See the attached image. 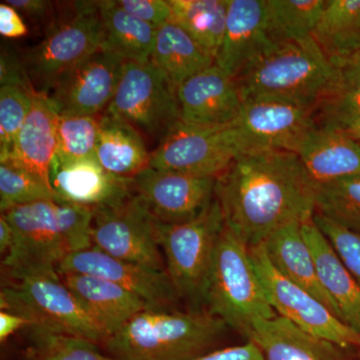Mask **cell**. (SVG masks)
I'll use <instances>...</instances> for the list:
<instances>
[{"instance_id": "83f0119b", "label": "cell", "mask_w": 360, "mask_h": 360, "mask_svg": "<svg viewBox=\"0 0 360 360\" xmlns=\"http://www.w3.org/2000/svg\"><path fill=\"white\" fill-rule=\"evenodd\" d=\"M150 60L177 89L215 63V59L174 21L158 28Z\"/></svg>"}, {"instance_id": "60d3db41", "label": "cell", "mask_w": 360, "mask_h": 360, "mask_svg": "<svg viewBox=\"0 0 360 360\" xmlns=\"http://www.w3.org/2000/svg\"><path fill=\"white\" fill-rule=\"evenodd\" d=\"M0 84L1 86L11 85L30 92H37L28 77L23 59L7 49H2L0 58Z\"/></svg>"}, {"instance_id": "9c48e42d", "label": "cell", "mask_w": 360, "mask_h": 360, "mask_svg": "<svg viewBox=\"0 0 360 360\" xmlns=\"http://www.w3.org/2000/svg\"><path fill=\"white\" fill-rule=\"evenodd\" d=\"M13 227L15 240L4 266L15 281L33 276L59 277L68 255L59 229L54 200L14 206L1 212Z\"/></svg>"}, {"instance_id": "f1b7e54d", "label": "cell", "mask_w": 360, "mask_h": 360, "mask_svg": "<svg viewBox=\"0 0 360 360\" xmlns=\"http://www.w3.org/2000/svg\"><path fill=\"white\" fill-rule=\"evenodd\" d=\"M314 39L335 66L360 51V0H328Z\"/></svg>"}, {"instance_id": "7dc6e473", "label": "cell", "mask_w": 360, "mask_h": 360, "mask_svg": "<svg viewBox=\"0 0 360 360\" xmlns=\"http://www.w3.org/2000/svg\"><path fill=\"white\" fill-rule=\"evenodd\" d=\"M341 130L347 132L348 135H350L352 139H354L355 141H359L360 143V117L356 118L354 122L348 123L347 127Z\"/></svg>"}, {"instance_id": "8d00e7d4", "label": "cell", "mask_w": 360, "mask_h": 360, "mask_svg": "<svg viewBox=\"0 0 360 360\" xmlns=\"http://www.w3.org/2000/svg\"><path fill=\"white\" fill-rule=\"evenodd\" d=\"M34 94L11 85L0 89V160L13 153L16 137L32 110Z\"/></svg>"}, {"instance_id": "f6af8a7d", "label": "cell", "mask_w": 360, "mask_h": 360, "mask_svg": "<svg viewBox=\"0 0 360 360\" xmlns=\"http://www.w3.org/2000/svg\"><path fill=\"white\" fill-rule=\"evenodd\" d=\"M33 322L27 317L1 310L0 312V341L4 342L18 329L25 328V326L30 328Z\"/></svg>"}, {"instance_id": "cb8c5ba5", "label": "cell", "mask_w": 360, "mask_h": 360, "mask_svg": "<svg viewBox=\"0 0 360 360\" xmlns=\"http://www.w3.org/2000/svg\"><path fill=\"white\" fill-rule=\"evenodd\" d=\"M302 232L314 255L322 288L330 296L341 319L360 335V284L326 238L314 217L302 224Z\"/></svg>"}, {"instance_id": "5bb4252c", "label": "cell", "mask_w": 360, "mask_h": 360, "mask_svg": "<svg viewBox=\"0 0 360 360\" xmlns=\"http://www.w3.org/2000/svg\"><path fill=\"white\" fill-rule=\"evenodd\" d=\"M217 177L148 167L132 191L158 224H179L200 215L215 198Z\"/></svg>"}, {"instance_id": "d6a6232c", "label": "cell", "mask_w": 360, "mask_h": 360, "mask_svg": "<svg viewBox=\"0 0 360 360\" xmlns=\"http://www.w3.org/2000/svg\"><path fill=\"white\" fill-rule=\"evenodd\" d=\"M315 213L360 234V174L315 184Z\"/></svg>"}, {"instance_id": "f546056e", "label": "cell", "mask_w": 360, "mask_h": 360, "mask_svg": "<svg viewBox=\"0 0 360 360\" xmlns=\"http://www.w3.org/2000/svg\"><path fill=\"white\" fill-rule=\"evenodd\" d=\"M172 20L217 58L227 15V0H168Z\"/></svg>"}, {"instance_id": "ffe728a7", "label": "cell", "mask_w": 360, "mask_h": 360, "mask_svg": "<svg viewBox=\"0 0 360 360\" xmlns=\"http://www.w3.org/2000/svg\"><path fill=\"white\" fill-rule=\"evenodd\" d=\"M265 360H350L343 348L276 315L253 324L245 336Z\"/></svg>"}, {"instance_id": "d4e9b609", "label": "cell", "mask_w": 360, "mask_h": 360, "mask_svg": "<svg viewBox=\"0 0 360 360\" xmlns=\"http://www.w3.org/2000/svg\"><path fill=\"white\" fill-rule=\"evenodd\" d=\"M295 153L315 184L360 174V143L343 130L317 125Z\"/></svg>"}, {"instance_id": "7bdbcfd3", "label": "cell", "mask_w": 360, "mask_h": 360, "mask_svg": "<svg viewBox=\"0 0 360 360\" xmlns=\"http://www.w3.org/2000/svg\"><path fill=\"white\" fill-rule=\"evenodd\" d=\"M193 360H265V359L257 345L248 341L245 345L212 350Z\"/></svg>"}, {"instance_id": "7c38bea8", "label": "cell", "mask_w": 360, "mask_h": 360, "mask_svg": "<svg viewBox=\"0 0 360 360\" xmlns=\"http://www.w3.org/2000/svg\"><path fill=\"white\" fill-rule=\"evenodd\" d=\"M156 225L132 191L124 200L94 208L92 243L111 257L165 269Z\"/></svg>"}, {"instance_id": "8992f818", "label": "cell", "mask_w": 360, "mask_h": 360, "mask_svg": "<svg viewBox=\"0 0 360 360\" xmlns=\"http://www.w3.org/2000/svg\"><path fill=\"white\" fill-rule=\"evenodd\" d=\"M224 226V212L215 198L193 219L156 225L165 269L179 297L203 300L215 248Z\"/></svg>"}, {"instance_id": "ba28073f", "label": "cell", "mask_w": 360, "mask_h": 360, "mask_svg": "<svg viewBox=\"0 0 360 360\" xmlns=\"http://www.w3.org/2000/svg\"><path fill=\"white\" fill-rule=\"evenodd\" d=\"M105 111L160 143L179 122L177 89L153 61H127Z\"/></svg>"}, {"instance_id": "484cf974", "label": "cell", "mask_w": 360, "mask_h": 360, "mask_svg": "<svg viewBox=\"0 0 360 360\" xmlns=\"http://www.w3.org/2000/svg\"><path fill=\"white\" fill-rule=\"evenodd\" d=\"M150 153L143 135L129 122L106 111L99 116L96 158L110 174L134 179L149 167Z\"/></svg>"}, {"instance_id": "c3c4849f", "label": "cell", "mask_w": 360, "mask_h": 360, "mask_svg": "<svg viewBox=\"0 0 360 360\" xmlns=\"http://www.w3.org/2000/svg\"><path fill=\"white\" fill-rule=\"evenodd\" d=\"M354 360H360V354L359 355V357H357L356 359H354Z\"/></svg>"}, {"instance_id": "9a60e30c", "label": "cell", "mask_w": 360, "mask_h": 360, "mask_svg": "<svg viewBox=\"0 0 360 360\" xmlns=\"http://www.w3.org/2000/svg\"><path fill=\"white\" fill-rule=\"evenodd\" d=\"M125 63L98 49L60 75L45 94L58 115H103L115 96Z\"/></svg>"}, {"instance_id": "6da1fadb", "label": "cell", "mask_w": 360, "mask_h": 360, "mask_svg": "<svg viewBox=\"0 0 360 360\" xmlns=\"http://www.w3.org/2000/svg\"><path fill=\"white\" fill-rule=\"evenodd\" d=\"M215 198L225 224L248 248L315 213L314 181L300 156L288 150L241 153L217 177Z\"/></svg>"}, {"instance_id": "4dcf8cb0", "label": "cell", "mask_w": 360, "mask_h": 360, "mask_svg": "<svg viewBox=\"0 0 360 360\" xmlns=\"http://www.w3.org/2000/svg\"><path fill=\"white\" fill-rule=\"evenodd\" d=\"M326 0H265L266 28L274 44L314 37Z\"/></svg>"}, {"instance_id": "74e56055", "label": "cell", "mask_w": 360, "mask_h": 360, "mask_svg": "<svg viewBox=\"0 0 360 360\" xmlns=\"http://www.w3.org/2000/svg\"><path fill=\"white\" fill-rule=\"evenodd\" d=\"M59 229L68 255L94 248L92 221L94 208L56 201Z\"/></svg>"}, {"instance_id": "7a4b0ae2", "label": "cell", "mask_w": 360, "mask_h": 360, "mask_svg": "<svg viewBox=\"0 0 360 360\" xmlns=\"http://www.w3.org/2000/svg\"><path fill=\"white\" fill-rule=\"evenodd\" d=\"M206 311L146 309L103 343L118 360H193L212 352L226 330Z\"/></svg>"}, {"instance_id": "4fadbf2b", "label": "cell", "mask_w": 360, "mask_h": 360, "mask_svg": "<svg viewBox=\"0 0 360 360\" xmlns=\"http://www.w3.org/2000/svg\"><path fill=\"white\" fill-rule=\"evenodd\" d=\"M316 106L290 99L259 97L243 101L233 122L245 153L288 150L298 146L317 127Z\"/></svg>"}, {"instance_id": "f35d334b", "label": "cell", "mask_w": 360, "mask_h": 360, "mask_svg": "<svg viewBox=\"0 0 360 360\" xmlns=\"http://www.w3.org/2000/svg\"><path fill=\"white\" fill-rule=\"evenodd\" d=\"M314 220L360 284V234L348 231L316 213Z\"/></svg>"}, {"instance_id": "b9f144b4", "label": "cell", "mask_w": 360, "mask_h": 360, "mask_svg": "<svg viewBox=\"0 0 360 360\" xmlns=\"http://www.w3.org/2000/svg\"><path fill=\"white\" fill-rule=\"evenodd\" d=\"M6 2L30 20L40 22L47 21V26L51 25L56 15L53 2L46 0H7Z\"/></svg>"}, {"instance_id": "d6986e66", "label": "cell", "mask_w": 360, "mask_h": 360, "mask_svg": "<svg viewBox=\"0 0 360 360\" xmlns=\"http://www.w3.org/2000/svg\"><path fill=\"white\" fill-rule=\"evenodd\" d=\"M271 44L265 0H227L224 39L215 65L236 78Z\"/></svg>"}, {"instance_id": "8fae6325", "label": "cell", "mask_w": 360, "mask_h": 360, "mask_svg": "<svg viewBox=\"0 0 360 360\" xmlns=\"http://www.w3.org/2000/svg\"><path fill=\"white\" fill-rule=\"evenodd\" d=\"M250 252L269 304L277 315L343 349L360 350L359 333L338 319L309 291L281 276L270 264L262 243L251 246Z\"/></svg>"}, {"instance_id": "bcb514c9", "label": "cell", "mask_w": 360, "mask_h": 360, "mask_svg": "<svg viewBox=\"0 0 360 360\" xmlns=\"http://www.w3.org/2000/svg\"><path fill=\"white\" fill-rule=\"evenodd\" d=\"M15 234L13 227L9 224L8 220L2 214L0 217V252L2 255H8L9 251L13 248Z\"/></svg>"}, {"instance_id": "603a6c76", "label": "cell", "mask_w": 360, "mask_h": 360, "mask_svg": "<svg viewBox=\"0 0 360 360\" xmlns=\"http://www.w3.org/2000/svg\"><path fill=\"white\" fill-rule=\"evenodd\" d=\"M262 245L270 264L281 276L309 291L341 319L338 307L322 288L314 255L303 236L302 222H290L279 227Z\"/></svg>"}, {"instance_id": "ab89813d", "label": "cell", "mask_w": 360, "mask_h": 360, "mask_svg": "<svg viewBox=\"0 0 360 360\" xmlns=\"http://www.w3.org/2000/svg\"><path fill=\"white\" fill-rule=\"evenodd\" d=\"M117 4L130 15L155 28L172 20V6L168 0H118Z\"/></svg>"}, {"instance_id": "ac0fdd59", "label": "cell", "mask_w": 360, "mask_h": 360, "mask_svg": "<svg viewBox=\"0 0 360 360\" xmlns=\"http://www.w3.org/2000/svg\"><path fill=\"white\" fill-rule=\"evenodd\" d=\"M49 184L54 200L91 208L113 205L132 193V179L110 174L96 158L71 161L54 158Z\"/></svg>"}, {"instance_id": "e575fe53", "label": "cell", "mask_w": 360, "mask_h": 360, "mask_svg": "<svg viewBox=\"0 0 360 360\" xmlns=\"http://www.w3.org/2000/svg\"><path fill=\"white\" fill-rule=\"evenodd\" d=\"M98 127L99 115H58L54 158L63 161L96 158Z\"/></svg>"}, {"instance_id": "4316f807", "label": "cell", "mask_w": 360, "mask_h": 360, "mask_svg": "<svg viewBox=\"0 0 360 360\" xmlns=\"http://www.w3.org/2000/svg\"><path fill=\"white\" fill-rule=\"evenodd\" d=\"M103 37L101 49L123 60L148 63L155 46L158 28L130 15L117 1H97Z\"/></svg>"}, {"instance_id": "836d02e7", "label": "cell", "mask_w": 360, "mask_h": 360, "mask_svg": "<svg viewBox=\"0 0 360 360\" xmlns=\"http://www.w3.org/2000/svg\"><path fill=\"white\" fill-rule=\"evenodd\" d=\"M30 328L35 360H118L101 354L92 341L39 326Z\"/></svg>"}, {"instance_id": "d590c367", "label": "cell", "mask_w": 360, "mask_h": 360, "mask_svg": "<svg viewBox=\"0 0 360 360\" xmlns=\"http://www.w3.org/2000/svg\"><path fill=\"white\" fill-rule=\"evenodd\" d=\"M54 200L51 187L26 172L20 165L6 160L0 161V210L37 201Z\"/></svg>"}, {"instance_id": "2e32d148", "label": "cell", "mask_w": 360, "mask_h": 360, "mask_svg": "<svg viewBox=\"0 0 360 360\" xmlns=\"http://www.w3.org/2000/svg\"><path fill=\"white\" fill-rule=\"evenodd\" d=\"M66 272L106 279L139 296L151 309H170L180 298L167 269L120 259L96 248L68 255L58 269V274Z\"/></svg>"}, {"instance_id": "277c9868", "label": "cell", "mask_w": 360, "mask_h": 360, "mask_svg": "<svg viewBox=\"0 0 360 360\" xmlns=\"http://www.w3.org/2000/svg\"><path fill=\"white\" fill-rule=\"evenodd\" d=\"M203 300L207 311L241 335L276 314L251 260L250 248L225 224L213 257Z\"/></svg>"}, {"instance_id": "52a82bcc", "label": "cell", "mask_w": 360, "mask_h": 360, "mask_svg": "<svg viewBox=\"0 0 360 360\" xmlns=\"http://www.w3.org/2000/svg\"><path fill=\"white\" fill-rule=\"evenodd\" d=\"M1 309L27 317L32 326L54 333L94 343H104L108 338L60 277L18 279L2 290Z\"/></svg>"}, {"instance_id": "30bf717a", "label": "cell", "mask_w": 360, "mask_h": 360, "mask_svg": "<svg viewBox=\"0 0 360 360\" xmlns=\"http://www.w3.org/2000/svg\"><path fill=\"white\" fill-rule=\"evenodd\" d=\"M245 153L233 122L194 127L179 122L151 151L149 167L201 176H219Z\"/></svg>"}, {"instance_id": "ee69618b", "label": "cell", "mask_w": 360, "mask_h": 360, "mask_svg": "<svg viewBox=\"0 0 360 360\" xmlns=\"http://www.w3.org/2000/svg\"><path fill=\"white\" fill-rule=\"evenodd\" d=\"M0 33L7 39H18L28 33L20 13L6 2L0 4Z\"/></svg>"}, {"instance_id": "5b68a950", "label": "cell", "mask_w": 360, "mask_h": 360, "mask_svg": "<svg viewBox=\"0 0 360 360\" xmlns=\"http://www.w3.org/2000/svg\"><path fill=\"white\" fill-rule=\"evenodd\" d=\"M101 37L97 1L71 2L68 11L56 13L44 39L22 58L35 91L45 94L60 75L101 49Z\"/></svg>"}, {"instance_id": "44dd1931", "label": "cell", "mask_w": 360, "mask_h": 360, "mask_svg": "<svg viewBox=\"0 0 360 360\" xmlns=\"http://www.w3.org/2000/svg\"><path fill=\"white\" fill-rule=\"evenodd\" d=\"M58 113L49 96L35 92L32 110L16 137L13 153L6 158L49 187V172L58 151Z\"/></svg>"}, {"instance_id": "3957f363", "label": "cell", "mask_w": 360, "mask_h": 360, "mask_svg": "<svg viewBox=\"0 0 360 360\" xmlns=\"http://www.w3.org/2000/svg\"><path fill=\"white\" fill-rule=\"evenodd\" d=\"M338 75V68L311 37L272 42L236 80L243 101L271 97L319 108L335 87Z\"/></svg>"}, {"instance_id": "7402d4cb", "label": "cell", "mask_w": 360, "mask_h": 360, "mask_svg": "<svg viewBox=\"0 0 360 360\" xmlns=\"http://www.w3.org/2000/svg\"><path fill=\"white\" fill-rule=\"evenodd\" d=\"M59 277L108 338L149 307L139 296L101 277L71 272Z\"/></svg>"}, {"instance_id": "1f68e13d", "label": "cell", "mask_w": 360, "mask_h": 360, "mask_svg": "<svg viewBox=\"0 0 360 360\" xmlns=\"http://www.w3.org/2000/svg\"><path fill=\"white\" fill-rule=\"evenodd\" d=\"M336 68L335 87L319 103L316 120L319 127L341 130L360 117V51Z\"/></svg>"}, {"instance_id": "e0dca14e", "label": "cell", "mask_w": 360, "mask_h": 360, "mask_svg": "<svg viewBox=\"0 0 360 360\" xmlns=\"http://www.w3.org/2000/svg\"><path fill=\"white\" fill-rule=\"evenodd\" d=\"M177 98L179 122L194 127L231 124L243 104L236 78L215 63L180 85Z\"/></svg>"}]
</instances>
